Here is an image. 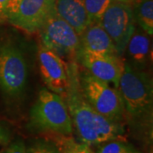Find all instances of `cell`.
Here are the masks:
<instances>
[{"instance_id":"cell-4","label":"cell","mask_w":153,"mask_h":153,"mask_svg":"<svg viewBox=\"0 0 153 153\" xmlns=\"http://www.w3.org/2000/svg\"><path fill=\"white\" fill-rule=\"evenodd\" d=\"M79 77L82 92L94 109L110 120L123 123L125 111L118 89L88 71H80Z\"/></svg>"},{"instance_id":"cell-18","label":"cell","mask_w":153,"mask_h":153,"mask_svg":"<svg viewBox=\"0 0 153 153\" xmlns=\"http://www.w3.org/2000/svg\"><path fill=\"white\" fill-rule=\"evenodd\" d=\"M27 153H60V152L55 144L40 141L27 149Z\"/></svg>"},{"instance_id":"cell-3","label":"cell","mask_w":153,"mask_h":153,"mask_svg":"<svg viewBox=\"0 0 153 153\" xmlns=\"http://www.w3.org/2000/svg\"><path fill=\"white\" fill-rule=\"evenodd\" d=\"M28 127L35 132L70 135L74 129L65 99L49 89H41L30 111Z\"/></svg>"},{"instance_id":"cell-19","label":"cell","mask_w":153,"mask_h":153,"mask_svg":"<svg viewBox=\"0 0 153 153\" xmlns=\"http://www.w3.org/2000/svg\"><path fill=\"white\" fill-rule=\"evenodd\" d=\"M5 153H27V147L22 140H16L9 146Z\"/></svg>"},{"instance_id":"cell-20","label":"cell","mask_w":153,"mask_h":153,"mask_svg":"<svg viewBox=\"0 0 153 153\" xmlns=\"http://www.w3.org/2000/svg\"><path fill=\"white\" fill-rule=\"evenodd\" d=\"M10 140V132L5 125L0 124V145H6Z\"/></svg>"},{"instance_id":"cell-13","label":"cell","mask_w":153,"mask_h":153,"mask_svg":"<svg viewBox=\"0 0 153 153\" xmlns=\"http://www.w3.org/2000/svg\"><path fill=\"white\" fill-rule=\"evenodd\" d=\"M142 30H135L127 44L126 49L134 66L142 68L150 59V39Z\"/></svg>"},{"instance_id":"cell-8","label":"cell","mask_w":153,"mask_h":153,"mask_svg":"<svg viewBox=\"0 0 153 153\" xmlns=\"http://www.w3.org/2000/svg\"><path fill=\"white\" fill-rule=\"evenodd\" d=\"M99 23L112 40L117 55L121 56L136 30V22L131 5L113 0Z\"/></svg>"},{"instance_id":"cell-14","label":"cell","mask_w":153,"mask_h":153,"mask_svg":"<svg viewBox=\"0 0 153 153\" xmlns=\"http://www.w3.org/2000/svg\"><path fill=\"white\" fill-rule=\"evenodd\" d=\"M135 22L145 33L153 34V0H138L132 6Z\"/></svg>"},{"instance_id":"cell-1","label":"cell","mask_w":153,"mask_h":153,"mask_svg":"<svg viewBox=\"0 0 153 153\" xmlns=\"http://www.w3.org/2000/svg\"><path fill=\"white\" fill-rule=\"evenodd\" d=\"M80 69L76 61L68 63V86L64 97L73 129L82 143L89 146L110 140H123L124 128L122 123L110 120L99 114L88 103L79 77Z\"/></svg>"},{"instance_id":"cell-9","label":"cell","mask_w":153,"mask_h":153,"mask_svg":"<svg viewBox=\"0 0 153 153\" xmlns=\"http://www.w3.org/2000/svg\"><path fill=\"white\" fill-rule=\"evenodd\" d=\"M38 65L49 90L64 96L68 86V63L43 44L38 48Z\"/></svg>"},{"instance_id":"cell-17","label":"cell","mask_w":153,"mask_h":153,"mask_svg":"<svg viewBox=\"0 0 153 153\" xmlns=\"http://www.w3.org/2000/svg\"><path fill=\"white\" fill-rule=\"evenodd\" d=\"M96 153H138V152L124 140H115L102 143Z\"/></svg>"},{"instance_id":"cell-16","label":"cell","mask_w":153,"mask_h":153,"mask_svg":"<svg viewBox=\"0 0 153 153\" xmlns=\"http://www.w3.org/2000/svg\"><path fill=\"white\" fill-rule=\"evenodd\" d=\"M67 135H62L61 139H58V143L55 144L59 148L60 153H94L91 147L85 143L75 141Z\"/></svg>"},{"instance_id":"cell-11","label":"cell","mask_w":153,"mask_h":153,"mask_svg":"<svg viewBox=\"0 0 153 153\" xmlns=\"http://www.w3.org/2000/svg\"><path fill=\"white\" fill-rule=\"evenodd\" d=\"M79 49L101 55H118L112 40L99 22L91 23L79 36Z\"/></svg>"},{"instance_id":"cell-12","label":"cell","mask_w":153,"mask_h":153,"mask_svg":"<svg viewBox=\"0 0 153 153\" xmlns=\"http://www.w3.org/2000/svg\"><path fill=\"white\" fill-rule=\"evenodd\" d=\"M55 11L80 36L89 25L83 0H55Z\"/></svg>"},{"instance_id":"cell-10","label":"cell","mask_w":153,"mask_h":153,"mask_svg":"<svg viewBox=\"0 0 153 153\" xmlns=\"http://www.w3.org/2000/svg\"><path fill=\"white\" fill-rule=\"evenodd\" d=\"M76 59L91 75L107 83H113L117 88L124 66L119 55L95 54L79 49Z\"/></svg>"},{"instance_id":"cell-6","label":"cell","mask_w":153,"mask_h":153,"mask_svg":"<svg viewBox=\"0 0 153 153\" xmlns=\"http://www.w3.org/2000/svg\"><path fill=\"white\" fill-rule=\"evenodd\" d=\"M55 11V0H10L3 20L26 33L39 32Z\"/></svg>"},{"instance_id":"cell-21","label":"cell","mask_w":153,"mask_h":153,"mask_svg":"<svg viewBox=\"0 0 153 153\" xmlns=\"http://www.w3.org/2000/svg\"><path fill=\"white\" fill-rule=\"evenodd\" d=\"M9 1L10 0H0V19H2V20L4 18V15L6 7H7Z\"/></svg>"},{"instance_id":"cell-22","label":"cell","mask_w":153,"mask_h":153,"mask_svg":"<svg viewBox=\"0 0 153 153\" xmlns=\"http://www.w3.org/2000/svg\"><path fill=\"white\" fill-rule=\"evenodd\" d=\"M118 1H120L122 3H124V4H129V5L133 6L135 3H136L138 0H118Z\"/></svg>"},{"instance_id":"cell-15","label":"cell","mask_w":153,"mask_h":153,"mask_svg":"<svg viewBox=\"0 0 153 153\" xmlns=\"http://www.w3.org/2000/svg\"><path fill=\"white\" fill-rule=\"evenodd\" d=\"M113 0H83L89 24L99 22Z\"/></svg>"},{"instance_id":"cell-7","label":"cell","mask_w":153,"mask_h":153,"mask_svg":"<svg viewBox=\"0 0 153 153\" xmlns=\"http://www.w3.org/2000/svg\"><path fill=\"white\" fill-rule=\"evenodd\" d=\"M39 32L44 47L63 60L76 61L80 48L79 36L71 25L57 15L56 11L49 16Z\"/></svg>"},{"instance_id":"cell-5","label":"cell","mask_w":153,"mask_h":153,"mask_svg":"<svg viewBox=\"0 0 153 153\" xmlns=\"http://www.w3.org/2000/svg\"><path fill=\"white\" fill-rule=\"evenodd\" d=\"M27 65L16 44L10 40L0 41V89L10 97L22 94L27 81Z\"/></svg>"},{"instance_id":"cell-2","label":"cell","mask_w":153,"mask_h":153,"mask_svg":"<svg viewBox=\"0 0 153 153\" xmlns=\"http://www.w3.org/2000/svg\"><path fill=\"white\" fill-rule=\"evenodd\" d=\"M117 89L124 106L125 117L140 127L152 126L153 90L151 76L140 68L124 62Z\"/></svg>"}]
</instances>
